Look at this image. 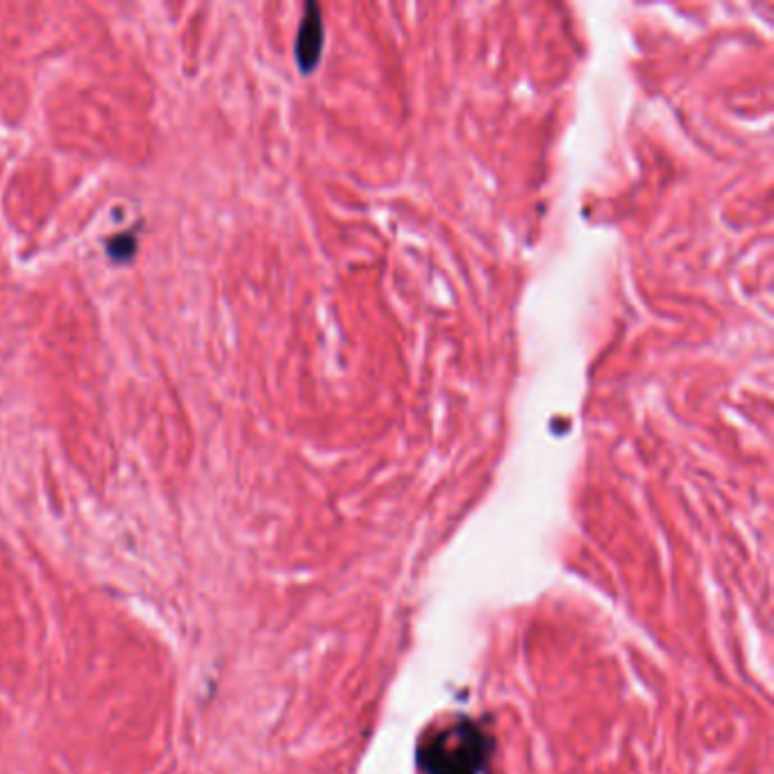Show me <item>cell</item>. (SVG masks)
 I'll list each match as a JSON object with an SVG mask.
<instances>
[{
  "instance_id": "2",
  "label": "cell",
  "mask_w": 774,
  "mask_h": 774,
  "mask_svg": "<svg viewBox=\"0 0 774 774\" xmlns=\"http://www.w3.org/2000/svg\"><path fill=\"white\" fill-rule=\"evenodd\" d=\"M325 46V21L323 10L316 3H307L300 28L296 37V64L305 75L314 73L318 66Z\"/></svg>"
},
{
  "instance_id": "3",
  "label": "cell",
  "mask_w": 774,
  "mask_h": 774,
  "mask_svg": "<svg viewBox=\"0 0 774 774\" xmlns=\"http://www.w3.org/2000/svg\"><path fill=\"white\" fill-rule=\"evenodd\" d=\"M137 252V237L132 232L117 234L114 239L107 241V255L117 264H127Z\"/></svg>"
},
{
  "instance_id": "1",
  "label": "cell",
  "mask_w": 774,
  "mask_h": 774,
  "mask_svg": "<svg viewBox=\"0 0 774 774\" xmlns=\"http://www.w3.org/2000/svg\"><path fill=\"white\" fill-rule=\"evenodd\" d=\"M486 759V736L473 722L443 729L420 747L425 774H482Z\"/></svg>"
}]
</instances>
